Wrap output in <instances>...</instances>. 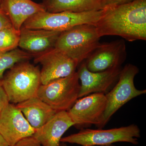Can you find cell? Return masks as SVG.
<instances>
[{
	"mask_svg": "<svg viewBox=\"0 0 146 146\" xmlns=\"http://www.w3.org/2000/svg\"><path fill=\"white\" fill-rule=\"evenodd\" d=\"M13 146H43L33 136H29L19 141Z\"/></svg>",
	"mask_w": 146,
	"mask_h": 146,
	"instance_id": "obj_20",
	"label": "cell"
},
{
	"mask_svg": "<svg viewBox=\"0 0 146 146\" xmlns=\"http://www.w3.org/2000/svg\"><path fill=\"white\" fill-rule=\"evenodd\" d=\"M16 106L35 130L44 125L56 112L37 96L17 104Z\"/></svg>",
	"mask_w": 146,
	"mask_h": 146,
	"instance_id": "obj_16",
	"label": "cell"
},
{
	"mask_svg": "<svg viewBox=\"0 0 146 146\" xmlns=\"http://www.w3.org/2000/svg\"><path fill=\"white\" fill-rule=\"evenodd\" d=\"M9 103L17 104L36 96L42 84L40 70L27 61L16 64L1 82Z\"/></svg>",
	"mask_w": 146,
	"mask_h": 146,
	"instance_id": "obj_2",
	"label": "cell"
},
{
	"mask_svg": "<svg viewBox=\"0 0 146 146\" xmlns=\"http://www.w3.org/2000/svg\"><path fill=\"white\" fill-rule=\"evenodd\" d=\"M116 146L115 145L112 144V145H103V146Z\"/></svg>",
	"mask_w": 146,
	"mask_h": 146,
	"instance_id": "obj_26",
	"label": "cell"
},
{
	"mask_svg": "<svg viewBox=\"0 0 146 146\" xmlns=\"http://www.w3.org/2000/svg\"><path fill=\"white\" fill-rule=\"evenodd\" d=\"M126 46L123 39L100 43L84 61L86 68L94 72L119 68L126 58Z\"/></svg>",
	"mask_w": 146,
	"mask_h": 146,
	"instance_id": "obj_9",
	"label": "cell"
},
{
	"mask_svg": "<svg viewBox=\"0 0 146 146\" xmlns=\"http://www.w3.org/2000/svg\"><path fill=\"white\" fill-rule=\"evenodd\" d=\"M42 5L50 13H82L103 9L102 0H44Z\"/></svg>",
	"mask_w": 146,
	"mask_h": 146,
	"instance_id": "obj_17",
	"label": "cell"
},
{
	"mask_svg": "<svg viewBox=\"0 0 146 146\" xmlns=\"http://www.w3.org/2000/svg\"><path fill=\"white\" fill-rule=\"evenodd\" d=\"M102 13L103 9L82 13H50L43 11L29 18L22 27L28 29L63 32L79 25H96Z\"/></svg>",
	"mask_w": 146,
	"mask_h": 146,
	"instance_id": "obj_6",
	"label": "cell"
},
{
	"mask_svg": "<svg viewBox=\"0 0 146 146\" xmlns=\"http://www.w3.org/2000/svg\"><path fill=\"white\" fill-rule=\"evenodd\" d=\"M74 125L68 111H59L41 127L36 129L33 136L43 146H58L63 134Z\"/></svg>",
	"mask_w": 146,
	"mask_h": 146,
	"instance_id": "obj_14",
	"label": "cell"
},
{
	"mask_svg": "<svg viewBox=\"0 0 146 146\" xmlns=\"http://www.w3.org/2000/svg\"><path fill=\"white\" fill-rule=\"evenodd\" d=\"M134 1L135 0H102V7L103 9L106 7L128 3Z\"/></svg>",
	"mask_w": 146,
	"mask_h": 146,
	"instance_id": "obj_21",
	"label": "cell"
},
{
	"mask_svg": "<svg viewBox=\"0 0 146 146\" xmlns=\"http://www.w3.org/2000/svg\"><path fill=\"white\" fill-rule=\"evenodd\" d=\"M80 84L77 72L39 86L36 96L56 112L68 111L79 99Z\"/></svg>",
	"mask_w": 146,
	"mask_h": 146,
	"instance_id": "obj_5",
	"label": "cell"
},
{
	"mask_svg": "<svg viewBox=\"0 0 146 146\" xmlns=\"http://www.w3.org/2000/svg\"><path fill=\"white\" fill-rule=\"evenodd\" d=\"M78 67L77 72L81 82L79 98L94 93L107 94L117 83L121 70L119 67L94 72L87 69L84 61Z\"/></svg>",
	"mask_w": 146,
	"mask_h": 146,
	"instance_id": "obj_12",
	"label": "cell"
},
{
	"mask_svg": "<svg viewBox=\"0 0 146 146\" xmlns=\"http://www.w3.org/2000/svg\"><path fill=\"white\" fill-rule=\"evenodd\" d=\"M34 61L42 65V84L70 75L78 66L75 61L55 48L36 54Z\"/></svg>",
	"mask_w": 146,
	"mask_h": 146,
	"instance_id": "obj_10",
	"label": "cell"
},
{
	"mask_svg": "<svg viewBox=\"0 0 146 146\" xmlns=\"http://www.w3.org/2000/svg\"><path fill=\"white\" fill-rule=\"evenodd\" d=\"M141 131L136 125L108 129H82L78 133L61 138V143H69L82 146H103L117 142L138 144Z\"/></svg>",
	"mask_w": 146,
	"mask_h": 146,
	"instance_id": "obj_4",
	"label": "cell"
},
{
	"mask_svg": "<svg viewBox=\"0 0 146 146\" xmlns=\"http://www.w3.org/2000/svg\"><path fill=\"white\" fill-rule=\"evenodd\" d=\"M9 103L8 97L3 87L1 82H0V111Z\"/></svg>",
	"mask_w": 146,
	"mask_h": 146,
	"instance_id": "obj_22",
	"label": "cell"
},
{
	"mask_svg": "<svg viewBox=\"0 0 146 146\" xmlns=\"http://www.w3.org/2000/svg\"><path fill=\"white\" fill-rule=\"evenodd\" d=\"M11 26L12 25L8 16L0 8V30Z\"/></svg>",
	"mask_w": 146,
	"mask_h": 146,
	"instance_id": "obj_23",
	"label": "cell"
},
{
	"mask_svg": "<svg viewBox=\"0 0 146 146\" xmlns=\"http://www.w3.org/2000/svg\"><path fill=\"white\" fill-rule=\"evenodd\" d=\"M139 69L133 64H126L121 70L115 86L106 94L107 105L104 117L102 127L106 125L112 115L128 102L146 93V90H138L134 80Z\"/></svg>",
	"mask_w": 146,
	"mask_h": 146,
	"instance_id": "obj_7",
	"label": "cell"
},
{
	"mask_svg": "<svg viewBox=\"0 0 146 146\" xmlns=\"http://www.w3.org/2000/svg\"><path fill=\"white\" fill-rule=\"evenodd\" d=\"M62 31L22 27L18 46L29 53L38 54L54 48Z\"/></svg>",
	"mask_w": 146,
	"mask_h": 146,
	"instance_id": "obj_13",
	"label": "cell"
},
{
	"mask_svg": "<svg viewBox=\"0 0 146 146\" xmlns=\"http://www.w3.org/2000/svg\"><path fill=\"white\" fill-rule=\"evenodd\" d=\"M101 37L94 24H83L61 33L55 48L75 61H84L100 44Z\"/></svg>",
	"mask_w": 146,
	"mask_h": 146,
	"instance_id": "obj_3",
	"label": "cell"
},
{
	"mask_svg": "<svg viewBox=\"0 0 146 146\" xmlns=\"http://www.w3.org/2000/svg\"><path fill=\"white\" fill-rule=\"evenodd\" d=\"M20 31L13 26L0 30V53L5 52L16 48L19 45Z\"/></svg>",
	"mask_w": 146,
	"mask_h": 146,
	"instance_id": "obj_19",
	"label": "cell"
},
{
	"mask_svg": "<svg viewBox=\"0 0 146 146\" xmlns=\"http://www.w3.org/2000/svg\"><path fill=\"white\" fill-rule=\"evenodd\" d=\"M31 57V54L16 48L5 52L0 53V82L4 77L6 70L17 64L27 61Z\"/></svg>",
	"mask_w": 146,
	"mask_h": 146,
	"instance_id": "obj_18",
	"label": "cell"
},
{
	"mask_svg": "<svg viewBox=\"0 0 146 146\" xmlns=\"http://www.w3.org/2000/svg\"><path fill=\"white\" fill-rule=\"evenodd\" d=\"M35 131V129L13 104L9 103L0 111V134L9 146L33 136Z\"/></svg>",
	"mask_w": 146,
	"mask_h": 146,
	"instance_id": "obj_11",
	"label": "cell"
},
{
	"mask_svg": "<svg viewBox=\"0 0 146 146\" xmlns=\"http://www.w3.org/2000/svg\"><path fill=\"white\" fill-rule=\"evenodd\" d=\"M100 37L121 36L133 42L146 40V0L106 7L95 25Z\"/></svg>",
	"mask_w": 146,
	"mask_h": 146,
	"instance_id": "obj_1",
	"label": "cell"
},
{
	"mask_svg": "<svg viewBox=\"0 0 146 146\" xmlns=\"http://www.w3.org/2000/svg\"><path fill=\"white\" fill-rule=\"evenodd\" d=\"M3 0H0V4H1V3L2 2Z\"/></svg>",
	"mask_w": 146,
	"mask_h": 146,
	"instance_id": "obj_27",
	"label": "cell"
},
{
	"mask_svg": "<svg viewBox=\"0 0 146 146\" xmlns=\"http://www.w3.org/2000/svg\"><path fill=\"white\" fill-rule=\"evenodd\" d=\"M106 105L105 94L94 93L80 98L67 111L78 128L82 129L94 125L102 129Z\"/></svg>",
	"mask_w": 146,
	"mask_h": 146,
	"instance_id": "obj_8",
	"label": "cell"
},
{
	"mask_svg": "<svg viewBox=\"0 0 146 146\" xmlns=\"http://www.w3.org/2000/svg\"><path fill=\"white\" fill-rule=\"evenodd\" d=\"M0 146H9L7 142L0 134Z\"/></svg>",
	"mask_w": 146,
	"mask_h": 146,
	"instance_id": "obj_24",
	"label": "cell"
},
{
	"mask_svg": "<svg viewBox=\"0 0 146 146\" xmlns=\"http://www.w3.org/2000/svg\"><path fill=\"white\" fill-rule=\"evenodd\" d=\"M58 146H68L66 143H61L60 142V144H59Z\"/></svg>",
	"mask_w": 146,
	"mask_h": 146,
	"instance_id": "obj_25",
	"label": "cell"
},
{
	"mask_svg": "<svg viewBox=\"0 0 146 146\" xmlns=\"http://www.w3.org/2000/svg\"><path fill=\"white\" fill-rule=\"evenodd\" d=\"M2 9L10 19L14 28L20 31L24 23L33 15L46 11L42 4L31 0H3Z\"/></svg>",
	"mask_w": 146,
	"mask_h": 146,
	"instance_id": "obj_15",
	"label": "cell"
}]
</instances>
